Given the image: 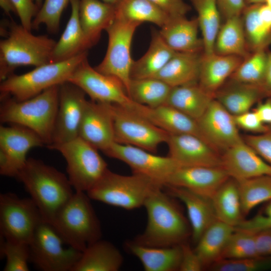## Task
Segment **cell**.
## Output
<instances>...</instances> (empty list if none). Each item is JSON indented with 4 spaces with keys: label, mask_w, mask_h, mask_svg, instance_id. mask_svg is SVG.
Returning a JSON list of instances; mask_svg holds the SVG:
<instances>
[{
    "label": "cell",
    "mask_w": 271,
    "mask_h": 271,
    "mask_svg": "<svg viewBox=\"0 0 271 271\" xmlns=\"http://www.w3.org/2000/svg\"><path fill=\"white\" fill-rule=\"evenodd\" d=\"M264 3L268 7L271 8V0H265Z\"/></svg>",
    "instance_id": "cell-62"
},
{
    "label": "cell",
    "mask_w": 271,
    "mask_h": 271,
    "mask_svg": "<svg viewBox=\"0 0 271 271\" xmlns=\"http://www.w3.org/2000/svg\"><path fill=\"white\" fill-rule=\"evenodd\" d=\"M17 14L20 19L21 25L27 30L32 29L33 19L38 13L40 8L33 0H12Z\"/></svg>",
    "instance_id": "cell-50"
},
{
    "label": "cell",
    "mask_w": 271,
    "mask_h": 271,
    "mask_svg": "<svg viewBox=\"0 0 271 271\" xmlns=\"http://www.w3.org/2000/svg\"><path fill=\"white\" fill-rule=\"evenodd\" d=\"M44 144L37 133L25 126L15 124L0 126V149L11 157L19 170L27 161L29 151Z\"/></svg>",
    "instance_id": "cell-27"
},
{
    "label": "cell",
    "mask_w": 271,
    "mask_h": 271,
    "mask_svg": "<svg viewBox=\"0 0 271 271\" xmlns=\"http://www.w3.org/2000/svg\"><path fill=\"white\" fill-rule=\"evenodd\" d=\"M265 0H245L246 5L264 3Z\"/></svg>",
    "instance_id": "cell-59"
},
{
    "label": "cell",
    "mask_w": 271,
    "mask_h": 271,
    "mask_svg": "<svg viewBox=\"0 0 271 271\" xmlns=\"http://www.w3.org/2000/svg\"><path fill=\"white\" fill-rule=\"evenodd\" d=\"M141 24L115 18L105 30L108 36L105 55L101 62L94 68L102 74L118 79L123 84L127 93L131 79L132 40L137 28Z\"/></svg>",
    "instance_id": "cell-11"
},
{
    "label": "cell",
    "mask_w": 271,
    "mask_h": 271,
    "mask_svg": "<svg viewBox=\"0 0 271 271\" xmlns=\"http://www.w3.org/2000/svg\"><path fill=\"white\" fill-rule=\"evenodd\" d=\"M244 59L234 55L203 53L200 64L199 85L215 96Z\"/></svg>",
    "instance_id": "cell-24"
},
{
    "label": "cell",
    "mask_w": 271,
    "mask_h": 271,
    "mask_svg": "<svg viewBox=\"0 0 271 271\" xmlns=\"http://www.w3.org/2000/svg\"><path fill=\"white\" fill-rule=\"evenodd\" d=\"M47 147L59 152L64 158L68 178L75 191L87 192L108 169L98 150L79 137Z\"/></svg>",
    "instance_id": "cell-8"
},
{
    "label": "cell",
    "mask_w": 271,
    "mask_h": 271,
    "mask_svg": "<svg viewBox=\"0 0 271 271\" xmlns=\"http://www.w3.org/2000/svg\"><path fill=\"white\" fill-rule=\"evenodd\" d=\"M197 18L185 16L170 17L159 33L166 43L178 52H203V40L198 37Z\"/></svg>",
    "instance_id": "cell-23"
},
{
    "label": "cell",
    "mask_w": 271,
    "mask_h": 271,
    "mask_svg": "<svg viewBox=\"0 0 271 271\" xmlns=\"http://www.w3.org/2000/svg\"><path fill=\"white\" fill-rule=\"evenodd\" d=\"M172 88L155 77L131 79L127 94L137 103L155 107L165 104Z\"/></svg>",
    "instance_id": "cell-40"
},
{
    "label": "cell",
    "mask_w": 271,
    "mask_h": 271,
    "mask_svg": "<svg viewBox=\"0 0 271 271\" xmlns=\"http://www.w3.org/2000/svg\"><path fill=\"white\" fill-rule=\"evenodd\" d=\"M267 127H268L269 130L271 131V125H267Z\"/></svg>",
    "instance_id": "cell-63"
},
{
    "label": "cell",
    "mask_w": 271,
    "mask_h": 271,
    "mask_svg": "<svg viewBox=\"0 0 271 271\" xmlns=\"http://www.w3.org/2000/svg\"><path fill=\"white\" fill-rule=\"evenodd\" d=\"M0 42V79L3 81L21 66L35 67L51 63L56 42L46 35L35 36L14 22Z\"/></svg>",
    "instance_id": "cell-4"
},
{
    "label": "cell",
    "mask_w": 271,
    "mask_h": 271,
    "mask_svg": "<svg viewBox=\"0 0 271 271\" xmlns=\"http://www.w3.org/2000/svg\"><path fill=\"white\" fill-rule=\"evenodd\" d=\"M264 98L266 96L260 86L231 80L215 94V98L233 115L250 111L255 103Z\"/></svg>",
    "instance_id": "cell-32"
},
{
    "label": "cell",
    "mask_w": 271,
    "mask_h": 271,
    "mask_svg": "<svg viewBox=\"0 0 271 271\" xmlns=\"http://www.w3.org/2000/svg\"><path fill=\"white\" fill-rule=\"evenodd\" d=\"M164 188L154 191L146 200L148 220L144 231L132 241L150 247H170L186 242L191 236L190 223Z\"/></svg>",
    "instance_id": "cell-1"
},
{
    "label": "cell",
    "mask_w": 271,
    "mask_h": 271,
    "mask_svg": "<svg viewBox=\"0 0 271 271\" xmlns=\"http://www.w3.org/2000/svg\"><path fill=\"white\" fill-rule=\"evenodd\" d=\"M85 94L81 88L68 81L60 85L59 105L51 144L66 143L78 137L87 100Z\"/></svg>",
    "instance_id": "cell-15"
},
{
    "label": "cell",
    "mask_w": 271,
    "mask_h": 271,
    "mask_svg": "<svg viewBox=\"0 0 271 271\" xmlns=\"http://www.w3.org/2000/svg\"><path fill=\"white\" fill-rule=\"evenodd\" d=\"M116 143L137 147L155 153L167 143L169 133L132 109L110 103Z\"/></svg>",
    "instance_id": "cell-10"
},
{
    "label": "cell",
    "mask_w": 271,
    "mask_h": 271,
    "mask_svg": "<svg viewBox=\"0 0 271 271\" xmlns=\"http://www.w3.org/2000/svg\"><path fill=\"white\" fill-rule=\"evenodd\" d=\"M127 250L141 262L146 271L179 270L182 251L180 245L170 247H150L132 240L125 243Z\"/></svg>",
    "instance_id": "cell-29"
},
{
    "label": "cell",
    "mask_w": 271,
    "mask_h": 271,
    "mask_svg": "<svg viewBox=\"0 0 271 271\" xmlns=\"http://www.w3.org/2000/svg\"><path fill=\"white\" fill-rule=\"evenodd\" d=\"M90 200L86 192L75 191L51 223L65 244L82 252L102 234Z\"/></svg>",
    "instance_id": "cell-5"
},
{
    "label": "cell",
    "mask_w": 271,
    "mask_h": 271,
    "mask_svg": "<svg viewBox=\"0 0 271 271\" xmlns=\"http://www.w3.org/2000/svg\"><path fill=\"white\" fill-rule=\"evenodd\" d=\"M261 88L266 98H271V51H268V61L265 77Z\"/></svg>",
    "instance_id": "cell-57"
},
{
    "label": "cell",
    "mask_w": 271,
    "mask_h": 271,
    "mask_svg": "<svg viewBox=\"0 0 271 271\" xmlns=\"http://www.w3.org/2000/svg\"><path fill=\"white\" fill-rule=\"evenodd\" d=\"M235 228L254 233L271 229V200L259 213L248 220L243 219Z\"/></svg>",
    "instance_id": "cell-47"
},
{
    "label": "cell",
    "mask_w": 271,
    "mask_h": 271,
    "mask_svg": "<svg viewBox=\"0 0 271 271\" xmlns=\"http://www.w3.org/2000/svg\"><path fill=\"white\" fill-rule=\"evenodd\" d=\"M169 155L181 167H221V154L201 137L190 133L169 134Z\"/></svg>",
    "instance_id": "cell-17"
},
{
    "label": "cell",
    "mask_w": 271,
    "mask_h": 271,
    "mask_svg": "<svg viewBox=\"0 0 271 271\" xmlns=\"http://www.w3.org/2000/svg\"><path fill=\"white\" fill-rule=\"evenodd\" d=\"M170 17L185 16L191 8L183 0H150Z\"/></svg>",
    "instance_id": "cell-52"
},
{
    "label": "cell",
    "mask_w": 271,
    "mask_h": 271,
    "mask_svg": "<svg viewBox=\"0 0 271 271\" xmlns=\"http://www.w3.org/2000/svg\"><path fill=\"white\" fill-rule=\"evenodd\" d=\"M254 236L258 255L271 257V229L255 233Z\"/></svg>",
    "instance_id": "cell-54"
},
{
    "label": "cell",
    "mask_w": 271,
    "mask_h": 271,
    "mask_svg": "<svg viewBox=\"0 0 271 271\" xmlns=\"http://www.w3.org/2000/svg\"><path fill=\"white\" fill-rule=\"evenodd\" d=\"M3 239V238H2ZM1 254L6 258L4 271H28L29 244L3 239Z\"/></svg>",
    "instance_id": "cell-44"
},
{
    "label": "cell",
    "mask_w": 271,
    "mask_h": 271,
    "mask_svg": "<svg viewBox=\"0 0 271 271\" xmlns=\"http://www.w3.org/2000/svg\"><path fill=\"white\" fill-rule=\"evenodd\" d=\"M221 159V168L236 181L264 175L271 176V166L243 140L223 152Z\"/></svg>",
    "instance_id": "cell-20"
},
{
    "label": "cell",
    "mask_w": 271,
    "mask_h": 271,
    "mask_svg": "<svg viewBox=\"0 0 271 271\" xmlns=\"http://www.w3.org/2000/svg\"><path fill=\"white\" fill-rule=\"evenodd\" d=\"M115 19L113 5L101 0H79V20L89 48L98 41L101 33Z\"/></svg>",
    "instance_id": "cell-25"
},
{
    "label": "cell",
    "mask_w": 271,
    "mask_h": 271,
    "mask_svg": "<svg viewBox=\"0 0 271 271\" xmlns=\"http://www.w3.org/2000/svg\"><path fill=\"white\" fill-rule=\"evenodd\" d=\"M258 255L254 233L235 229L229 238L220 259H239Z\"/></svg>",
    "instance_id": "cell-43"
},
{
    "label": "cell",
    "mask_w": 271,
    "mask_h": 271,
    "mask_svg": "<svg viewBox=\"0 0 271 271\" xmlns=\"http://www.w3.org/2000/svg\"><path fill=\"white\" fill-rule=\"evenodd\" d=\"M268 50L252 53L243 60L230 76V80L261 86L266 71Z\"/></svg>",
    "instance_id": "cell-42"
},
{
    "label": "cell",
    "mask_w": 271,
    "mask_h": 271,
    "mask_svg": "<svg viewBox=\"0 0 271 271\" xmlns=\"http://www.w3.org/2000/svg\"><path fill=\"white\" fill-rule=\"evenodd\" d=\"M109 104L87 100L78 132L79 137L103 152L115 142Z\"/></svg>",
    "instance_id": "cell-18"
},
{
    "label": "cell",
    "mask_w": 271,
    "mask_h": 271,
    "mask_svg": "<svg viewBox=\"0 0 271 271\" xmlns=\"http://www.w3.org/2000/svg\"><path fill=\"white\" fill-rule=\"evenodd\" d=\"M221 15L225 20L241 15L246 6L245 0H215Z\"/></svg>",
    "instance_id": "cell-53"
},
{
    "label": "cell",
    "mask_w": 271,
    "mask_h": 271,
    "mask_svg": "<svg viewBox=\"0 0 271 271\" xmlns=\"http://www.w3.org/2000/svg\"><path fill=\"white\" fill-rule=\"evenodd\" d=\"M103 153L127 164L133 173L147 177L164 187L181 166L170 156L155 155L143 149L114 142Z\"/></svg>",
    "instance_id": "cell-14"
},
{
    "label": "cell",
    "mask_w": 271,
    "mask_h": 271,
    "mask_svg": "<svg viewBox=\"0 0 271 271\" xmlns=\"http://www.w3.org/2000/svg\"><path fill=\"white\" fill-rule=\"evenodd\" d=\"M43 220L31 198H21L12 193L1 194L0 233L3 239L29 244Z\"/></svg>",
    "instance_id": "cell-12"
},
{
    "label": "cell",
    "mask_w": 271,
    "mask_h": 271,
    "mask_svg": "<svg viewBox=\"0 0 271 271\" xmlns=\"http://www.w3.org/2000/svg\"><path fill=\"white\" fill-rule=\"evenodd\" d=\"M68 81L81 88L94 101L127 107L131 106L134 103L118 79L102 74L92 68L87 57L78 65Z\"/></svg>",
    "instance_id": "cell-13"
},
{
    "label": "cell",
    "mask_w": 271,
    "mask_h": 271,
    "mask_svg": "<svg viewBox=\"0 0 271 271\" xmlns=\"http://www.w3.org/2000/svg\"><path fill=\"white\" fill-rule=\"evenodd\" d=\"M260 4L246 5L241 14L247 47L250 53L268 49L271 45V25L260 18Z\"/></svg>",
    "instance_id": "cell-38"
},
{
    "label": "cell",
    "mask_w": 271,
    "mask_h": 271,
    "mask_svg": "<svg viewBox=\"0 0 271 271\" xmlns=\"http://www.w3.org/2000/svg\"><path fill=\"white\" fill-rule=\"evenodd\" d=\"M166 192L185 206L191 228V237L196 244L203 232L217 220L210 199L183 188L164 186Z\"/></svg>",
    "instance_id": "cell-21"
},
{
    "label": "cell",
    "mask_w": 271,
    "mask_h": 271,
    "mask_svg": "<svg viewBox=\"0 0 271 271\" xmlns=\"http://www.w3.org/2000/svg\"><path fill=\"white\" fill-rule=\"evenodd\" d=\"M0 6L7 15H9L12 12L17 13L12 0H0Z\"/></svg>",
    "instance_id": "cell-58"
},
{
    "label": "cell",
    "mask_w": 271,
    "mask_h": 271,
    "mask_svg": "<svg viewBox=\"0 0 271 271\" xmlns=\"http://www.w3.org/2000/svg\"><path fill=\"white\" fill-rule=\"evenodd\" d=\"M16 178L24 184L43 219L50 223L75 192L64 174L34 158L27 159Z\"/></svg>",
    "instance_id": "cell-2"
},
{
    "label": "cell",
    "mask_w": 271,
    "mask_h": 271,
    "mask_svg": "<svg viewBox=\"0 0 271 271\" xmlns=\"http://www.w3.org/2000/svg\"><path fill=\"white\" fill-rule=\"evenodd\" d=\"M237 126L243 130L258 133L269 131L267 125L263 123L256 113L250 111L233 115Z\"/></svg>",
    "instance_id": "cell-49"
},
{
    "label": "cell",
    "mask_w": 271,
    "mask_h": 271,
    "mask_svg": "<svg viewBox=\"0 0 271 271\" xmlns=\"http://www.w3.org/2000/svg\"><path fill=\"white\" fill-rule=\"evenodd\" d=\"M217 35L214 52L221 55H234L244 59L250 53L247 48L241 15L225 20Z\"/></svg>",
    "instance_id": "cell-35"
},
{
    "label": "cell",
    "mask_w": 271,
    "mask_h": 271,
    "mask_svg": "<svg viewBox=\"0 0 271 271\" xmlns=\"http://www.w3.org/2000/svg\"><path fill=\"white\" fill-rule=\"evenodd\" d=\"M243 140L271 166V131L256 135H247Z\"/></svg>",
    "instance_id": "cell-48"
},
{
    "label": "cell",
    "mask_w": 271,
    "mask_h": 271,
    "mask_svg": "<svg viewBox=\"0 0 271 271\" xmlns=\"http://www.w3.org/2000/svg\"><path fill=\"white\" fill-rule=\"evenodd\" d=\"M70 0H45L32 22V29H38L42 24L48 31L56 33L59 30L62 14Z\"/></svg>",
    "instance_id": "cell-45"
},
{
    "label": "cell",
    "mask_w": 271,
    "mask_h": 271,
    "mask_svg": "<svg viewBox=\"0 0 271 271\" xmlns=\"http://www.w3.org/2000/svg\"><path fill=\"white\" fill-rule=\"evenodd\" d=\"M197 13L203 43V53H213L215 40L221 27L220 12L215 0H189Z\"/></svg>",
    "instance_id": "cell-39"
},
{
    "label": "cell",
    "mask_w": 271,
    "mask_h": 271,
    "mask_svg": "<svg viewBox=\"0 0 271 271\" xmlns=\"http://www.w3.org/2000/svg\"><path fill=\"white\" fill-rule=\"evenodd\" d=\"M180 245L181 248L182 256L179 270H202L204 266L194 249H192L187 241Z\"/></svg>",
    "instance_id": "cell-51"
},
{
    "label": "cell",
    "mask_w": 271,
    "mask_h": 271,
    "mask_svg": "<svg viewBox=\"0 0 271 271\" xmlns=\"http://www.w3.org/2000/svg\"><path fill=\"white\" fill-rule=\"evenodd\" d=\"M235 228L216 220L203 232L195 244V251L204 267L219 260L224 247Z\"/></svg>",
    "instance_id": "cell-34"
},
{
    "label": "cell",
    "mask_w": 271,
    "mask_h": 271,
    "mask_svg": "<svg viewBox=\"0 0 271 271\" xmlns=\"http://www.w3.org/2000/svg\"><path fill=\"white\" fill-rule=\"evenodd\" d=\"M71 12L66 28L56 42L51 63L70 59L89 49L79 20V0H70Z\"/></svg>",
    "instance_id": "cell-30"
},
{
    "label": "cell",
    "mask_w": 271,
    "mask_h": 271,
    "mask_svg": "<svg viewBox=\"0 0 271 271\" xmlns=\"http://www.w3.org/2000/svg\"><path fill=\"white\" fill-rule=\"evenodd\" d=\"M197 122L202 138L221 155L243 140L233 115L215 98Z\"/></svg>",
    "instance_id": "cell-16"
},
{
    "label": "cell",
    "mask_w": 271,
    "mask_h": 271,
    "mask_svg": "<svg viewBox=\"0 0 271 271\" xmlns=\"http://www.w3.org/2000/svg\"><path fill=\"white\" fill-rule=\"evenodd\" d=\"M229 178L221 167H180L170 176L165 186L183 188L211 199Z\"/></svg>",
    "instance_id": "cell-19"
},
{
    "label": "cell",
    "mask_w": 271,
    "mask_h": 271,
    "mask_svg": "<svg viewBox=\"0 0 271 271\" xmlns=\"http://www.w3.org/2000/svg\"><path fill=\"white\" fill-rule=\"evenodd\" d=\"M130 108L169 134L190 133L202 138L197 120L172 106L151 107L134 102Z\"/></svg>",
    "instance_id": "cell-22"
},
{
    "label": "cell",
    "mask_w": 271,
    "mask_h": 271,
    "mask_svg": "<svg viewBox=\"0 0 271 271\" xmlns=\"http://www.w3.org/2000/svg\"><path fill=\"white\" fill-rule=\"evenodd\" d=\"M106 3L111 5H115L119 0H101Z\"/></svg>",
    "instance_id": "cell-60"
},
{
    "label": "cell",
    "mask_w": 271,
    "mask_h": 271,
    "mask_svg": "<svg viewBox=\"0 0 271 271\" xmlns=\"http://www.w3.org/2000/svg\"><path fill=\"white\" fill-rule=\"evenodd\" d=\"M123 261L121 253L114 245L100 239L87 246L72 271H117Z\"/></svg>",
    "instance_id": "cell-28"
},
{
    "label": "cell",
    "mask_w": 271,
    "mask_h": 271,
    "mask_svg": "<svg viewBox=\"0 0 271 271\" xmlns=\"http://www.w3.org/2000/svg\"><path fill=\"white\" fill-rule=\"evenodd\" d=\"M203 53L177 52L154 77L172 87L198 83Z\"/></svg>",
    "instance_id": "cell-26"
},
{
    "label": "cell",
    "mask_w": 271,
    "mask_h": 271,
    "mask_svg": "<svg viewBox=\"0 0 271 271\" xmlns=\"http://www.w3.org/2000/svg\"><path fill=\"white\" fill-rule=\"evenodd\" d=\"M64 243L53 225L43 220L29 243L30 261L44 271H72L82 252Z\"/></svg>",
    "instance_id": "cell-9"
},
{
    "label": "cell",
    "mask_w": 271,
    "mask_h": 271,
    "mask_svg": "<svg viewBox=\"0 0 271 271\" xmlns=\"http://www.w3.org/2000/svg\"><path fill=\"white\" fill-rule=\"evenodd\" d=\"M215 96L194 83L172 88L164 104L172 106L197 120L205 112Z\"/></svg>",
    "instance_id": "cell-31"
},
{
    "label": "cell",
    "mask_w": 271,
    "mask_h": 271,
    "mask_svg": "<svg viewBox=\"0 0 271 271\" xmlns=\"http://www.w3.org/2000/svg\"><path fill=\"white\" fill-rule=\"evenodd\" d=\"M35 3L36 4V5L39 7V8L40 9L43 3H42V0H33Z\"/></svg>",
    "instance_id": "cell-61"
},
{
    "label": "cell",
    "mask_w": 271,
    "mask_h": 271,
    "mask_svg": "<svg viewBox=\"0 0 271 271\" xmlns=\"http://www.w3.org/2000/svg\"><path fill=\"white\" fill-rule=\"evenodd\" d=\"M114 6L115 18L126 21L150 22L161 28L170 18L150 0H119Z\"/></svg>",
    "instance_id": "cell-37"
},
{
    "label": "cell",
    "mask_w": 271,
    "mask_h": 271,
    "mask_svg": "<svg viewBox=\"0 0 271 271\" xmlns=\"http://www.w3.org/2000/svg\"><path fill=\"white\" fill-rule=\"evenodd\" d=\"M60 85L23 101L4 98L0 108L1 122L28 127L37 133L45 145H50L58 108Z\"/></svg>",
    "instance_id": "cell-3"
},
{
    "label": "cell",
    "mask_w": 271,
    "mask_h": 271,
    "mask_svg": "<svg viewBox=\"0 0 271 271\" xmlns=\"http://www.w3.org/2000/svg\"><path fill=\"white\" fill-rule=\"evenodd\" d=\"M176 52L166 43L159 31L153 30L147 51L140 59L133 61L131 79L154 77Z\"/></svg>",
    "instance_id": "cell-33"
},
{
    "label": "cell",
    "mask_w": 271,
    "mask_h": 271,
    "mask_svg": "<svg viewBox=\"0 0 271 271\" xmlns=\"http://www.w3.org/2000/svg\"><path fill=\"white\" fill-rule=\"evenodd\" d=\"M85 51L68 60L49 63L21 75L12 74L0 85L1 98L12 95L17 101L33 97L44 90L68 81L81 63L87 57Z\"/></svg>",
    "instance_id": "cell-6"
},
{
    "label": "cell",
    "mask_w": 271,
    "mask_h": 271,
    "mask_svg": "<svg viewBox=\"0 0 271 271\" xmlns=\"http://www.w3.org/2000/svg\"><path fill=\"white\" fill-rule=\"evenodd\" d=\"M212 271H258L271 268V257L255 256L239 259H221L210 266Z\"/></svg>",
    "instance_id": "cell-46"
},
{
    "label": "cell",
    "mask_w": 271,
    "mask_h": 271,
    "mask_svg": "<svg viewBox=\"0 0 271 271\" xmlns=\"http://www.w3.org/2000/svg\"><path fill=\"white\" fill-rule=\"evenodd\" d=\"M19 171L11 157L4 150L0 149L1 175L16 178Z\"/></svg>",
    "instance_id": "cell-55"
},
{
    "label": "cell",
    "mask_w": 271,
    "mask_h": 271,
    "mask_svg": "<svg viewBox=\"0 0 271 271\" xmlns=\"http://www.w3.org/2000/svg\"><path fill=\"white\" fill-rule=\"evenodd\" d=\"M267 98L264 102L259 101L253 111L263 123L271 125V98Z\"/></svg>",
    "instance_id": "cell-56"
},
{
    "label": "cell",
    "mask_w": 271,
    "mask_h": 271,
    "mask_svg": "<svg viewBox=\"0 0 271 271\" xmlns=\"http://www.w3.org/2000/svg\"><path fill=\"white\" fill-rule=\"evenodd\" d=\"M218 220L235 228L243 220L237 183L229 178L211 198Z\"/></svg>",
    "instance_id": "cell-36"
},
{
    "label": "cell",
    "mask_w": 271,
    "mask_h": 271,
    "mask_svg": "<svg viewBox=\"0 0 271 271\" xmlns=\"http://www.w3.org/2000/svg\"><path fill=\"white\" fill-rule=\"evenodd\" d=\"M243 215L271 200V176L264 175L237 181Z\"/></svg>",
    "instance_id": "cell-41"
},
{
    "label": "cell",
    "mask_w": 271,
    "mask_h": 271,
    "mask_svg": "<svg viewBox=\"0 0 271 271\" xmlns=\"http://www.w3.org/2000/svg\"><path fill=\"white\" fill-rule=\"evenodd\" d=\"M164 186L137 174L125 176L108 169L86 193L91 199L126 210L140 208L155 190Z\"/></svg>",
    "instance_id": "cell-7"
}]
</instances>
